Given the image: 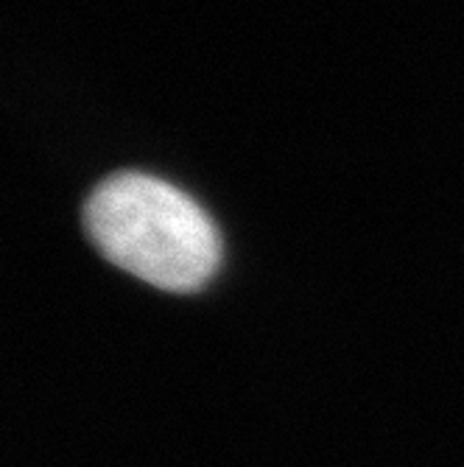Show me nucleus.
Instances as JSON below:
<instances>
[{
    "label": "nucleus",
    "instance_id": "obj_1",
    "mask_svg": "<svg viewBox=\"0 0 464 467\" xmlns=\"http://www.w3.org/2000/svg\"><path fill=\"white\" fill-rule=\"evenodd\" d=\"M84 230L112 266L162 291H199L222 264L219 227L201 204L138 171L112 174L90 193Z\"/></svg>",
    "mask_w": 464,
    "mask_h": 467
}]
</instances>
